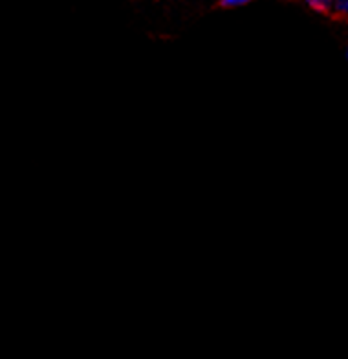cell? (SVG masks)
Listing matches in <instances>:
<instances>
[{"mask_svg":"<svg viewBox=\"0 0 348 359\" xmlns=\"http://www.w3.org/2000/svg\"><path fill=\"white\" fill-rule=\"evenodd\" d=\"M335 11L341 15H348V2H335Z\"/></svg>","mask_w":348,"mask_h":359,"instance_id":"obj_3","label":"cell"},{"mask_svg":"<svg viewBox=\"0 0 348 359\" xmlns=\"http://www.w3.org/2000/svg\"><path fill=\"white\" fill-rule=\"evenodd\" d=\"M248 2L246 0H222L220 8H227V10H233V8H242Z\"/></svg>","mask_w":348,"mask_h":359,"instance_id":"obj_2","label":"cell"},{"mask_svg":"<svg viewBox=\"0 0 348 359\" xmlns=\"http://www.w3.org/2000/svg\"><path fill=\"white\" fill-rule=\"evenodd\" d=\"M308 4H310L312 10L319 11V13H328L330 8H332V6H330V2H323V0H310Z\"/></svg>","mask_w":348,"mask_h":359,"instance_id":"obj_1","label":"cell"}]
</instances>
